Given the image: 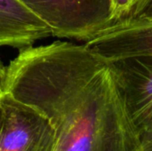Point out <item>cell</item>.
I'll use <instances>...</instances> for the list:
<instances>
[{"instance_id":"1","label":"cell","mask_w":152,"mask_h":151,"mask_svg":"<svg viewBox=\"0 0 152 151\" xmlns=\"http://www.w3.org/2000/svg\"><path fill=\"white\" fill-rule=\"evenodd\" d=\"M4 92L48 117L54 151H140L108 61L85 44L20 49L6 67Z\"/></svg>"},{"instance_id":"2","label":"cell","mask_w":152,"mask_h":151,"mask_svg":"<svg viewBox=\"0 0 152 151\" xmlns=\"http://www.w3.org/2000/svg\"><path fill=\"white\" fill-rule=\"evenodd\" d=\"M51 36L86 42L112 22L110 0H18Z\"/></svg>"},{"instance_id":"3","label":"cell","mask_w":152,"mask_h":151,"mask_svg":"<svg viewBox=\"0 0 152 151\" xmlns=\"http://www.w3.org/2000/svg\"><path fill=\"white\" fill-rule=\"evenodd\" d=\"M55 132L37 109L0 93V151H54Z\"/></svg>"},{"instance_id":"4","label":"cell","mask_w":152,"mask_h":151,"mask_svg":"<svg viewBox=\"0 0 152 151\" xmlns=\"http://www.w3.org/2000/svg\"><path fill=\"white\" fill-rule=\"evenodd\" d=\"M107 61L124 109L139 135L152 127V55Z\"/></svg>"},{"instance_id":"5","label":"cell","mask_w":152,"mask_h":151,"mask_svg":"<svg viewBox=\"0 0 152 151\" xmlns=\"http://www.w3.org/2000/svg\"><path fill=\"white\" fill-rule=\"evenodd\" d=\"M85 44L106 61L152 55V20L129 19L112 23Z\"/></svg>"},{"instance_id":"6","label":"cell","mask_w":152,"mask_h":151,"mask_svg":"<svg viewBox=\"0 0 152 151\" xmlns=\"http://www.w3.org/2000/svg\"><path fill=\"white\" fill-rule=\"evenodd\" d=\"M49 36V28L18 0H0V47L20 50Z\"/></svg>"},{"instance_id":"7","label":"cell","mask_w":152,"mask_h":151,"mask_svg":"<svg viewBox=\"0 0 152 151\" xmlns=\"http://www.w3.org/2000/svg\"><path fill=\"white\" fill-rule=\"evenodd\" d=\"M147 0H110L112 23L130 18Z\"/></svg>"},{"instance_id":"8","label":"cell","mask_w":152,"mask_h":151,"mask_svg":"<svg viewBox=\"0 0 152 151\" xmlns=\"http://www.w3.org/2000/svg\"><path fill=\"white\" fill-rule=\"evenodd\" d=\"M152 20V0H147L130 18L126 20Z\"/></svg>"},{"instance_id":"9","label":"cell","mask_w":152,"mask_h":151,"mask_svg":"<svg viewBox=\"0 0 152 151\" xmlns=\"http://www.w3.org/2000/svg\"><path fill=\"white\" fill-rule=\"evenodd\" d=\"M140 151H152V127L139 135Z\"/></svg>"},{"instance_id":"10","label":"cell","mask_w":152,"mask_h":151,"mask_svg":"<svg viewBox=\"0 0 152 151\" xmlns=\"http://www.w3.org/2000/svg\"><path fill=\"white\" fill-rule=\"evenodd\" d=\"M5 73H6V67L4 65V63H3V61H2V60L0 58V93H4Z\"/></svg>"}]
</instances>
